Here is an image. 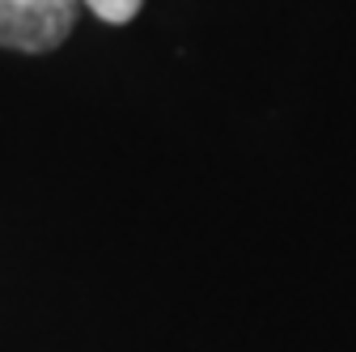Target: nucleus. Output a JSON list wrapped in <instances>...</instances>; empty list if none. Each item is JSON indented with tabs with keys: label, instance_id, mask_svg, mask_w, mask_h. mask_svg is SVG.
<instances>
[{
	"label": "nucleus",
	"instance_id": "nucleus-1",
	"mask_svg": "<svg viewBox=\"0 0 356 352\" xmlns=\"http://www.w3.org/2000/svg\"><path fill=\"white\" fill-rule=\"evenodd\" d=\"M76 22V0H0V47L51 51Z\"/></svg>",
	"mask_w": 356,
	"mask_h": 352
},
{
	"label": "nucleus",
	"instance_id": "nucleus-2",
	"mask_svg": "<svg viewBox=\"0 0 356 352\" xmlns=\"http://www.w3.org/2000/svg\"><path fill=\"white\" fill-rule=\"evenodd\" d=\"M89 9H94L102 22H111V26H123V22H131L140 13V5L145 0H85Z\"/></svg>",
	"mask_w": 356,
	"mask_h": 352
}]
</instances>
